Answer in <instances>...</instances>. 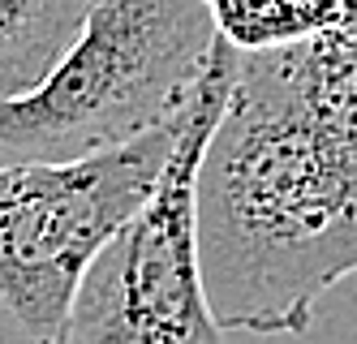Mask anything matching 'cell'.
<instances>
[{
  "label": "cell",
  "mask_w": 357,
  "mask_h": 344,
  "mask_svg": "<svg viewBox=\"0 0 357 344\" xmlns=\"http://www.w3.org/2000/svg\"><path fill=\"white\" fill-rule=\"evenodd\" d=\"M215 43L207 0H91L52 73L0 103V155L73 160L181 117Z\"/></svg>",
  "instance_id": "2"
},
{
  "label": "cell",
  "mask_w": 357,
  "mask_h": 344,
  "mask_svg": "<svg viewBox=\"0 0 357 344\" xmlns=\"http://www.w3.org/2000/svg\"><path fill=\"white\" fill-rule=\"evenodd\" d=\"M215 31L241 52L305 43L340 26L336 0H207Z\"/></svg>",
  "instance_id": "6"
},
{
  "label": "cell",
  "mask_w": 357,
  "mask_h": 344,
  "mask_svg": "<svg viewBox=\"0 0 357 344\" xmlns=\"http://www.w3.org/2000/svg\"><path fill=\"white\" fill-rule=\"evenodd\" d=\"M91 0H0V103L35 91L78 39Z\"/></svg>",
  "instance_id": "5"
},
{
  "label": "cell",
  "mask_w": 357,
  "mask_h": 344,
  "mask_svg": "<svg viewBox=\"0 0 357 344\" xmlns=\"http://www.w3.org/2000/svg\"><path fill=\"white\" fill-rule=\"evenodd\" d=\"M237 65L241 47L220 35L155 190L91 258L61 344H224L198 262V164Z\"/></svg>",
  "instance_id": "3"
},
{
  "label": "cell",
  "mask_w": 357,
  "mask_h": 344,
  "mask_svg": "<svg viewBox=\"0 0 357 344\" xmlns=\"http://www.w3.org/2000/svg\"><path fill=\"white\" fill-rule=\"evenodd\" d=\"M181 125L73 160L0 155V344H61L91 258L151 198Z\"/></svg>",
  "instance_id": "4"
},
{
  "label": "cell",
  "mask_w": 357,
  "mask_h": 344,
  "mask_svg": "<svg viewBox=\"0 0 357 344\" xmlns=\"http://www.w3.org/2000/svg\"><path fill=\"white\" fill-rule=\"evenodd\" d=\"M198 262L224 331L305 336L357 271V155L305 108L280 52H241L198 164Z\"/></svg>",
  "instance_id": "1"
},
{
  "label": "cell",
  "mask_w": 357,
  "mask_h": 344,
  "mask_svg": "<svg viewBox=\"0 0 357 344\" xmlns=\"http://www.w3.org/2000/svg\"><path fill=\"white\" fill-rule=\"evenodd\" d=\"M336 5H340V26H336V31L357 39V0H336Z\"/></svg>",
  "instance_id": "7"
}]
</instances>
